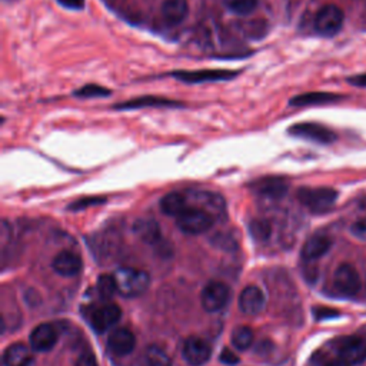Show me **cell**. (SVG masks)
Segmentation results:
<instances>
[{
	"label": "cell",
	"instance_id": "5",
	"mask_svg": "<svg viewBox=\"0 0 366 366\" xmlns=\"http://www.w3.org/2000/svg\"><path fill=\"white\" fill-rule=\"evenodd\" d=\"M345 15L336 5H327L319 9L315 18V30L324 37H332L342 29Z\"/></svg>",
	"mask_w": 366,
	"mask_h": 366
},
{
	"label": "cell",
	"instance_id": "25",
	"mask_svg": "<svg viewBox=\"0 0 366 366\" xmlns=\"http://www.w3.org/2000/svg\"><path fill=\"white\" fill-rule=\"evenodd\" d=\"M145 363L146 366H172V360L169 355L156 345H152L145 352Z\"/></svg>",
	"mask_w": 366,
	"mask_h": 366
},
{
	"label": "cell",
	"instance_id": "18",
	"mask_svg": "<svg viewBox=\"0 0 366 366\" xmlns=\"http://www.w3.org/2000/svg\"><path fill=\"white\" fill-rule=\"evenodd\" d=\"M239 308L245 315H258L265 308V295L258 286H246L239 296Z\"/></svg>",
	"mask_w": 366,
	"mask_h": 366
},
{
	"label": "cell",
	"instance_id": "17",
	"mask_svg": "<svg viewBox=\"0 0 366 366\" xmlns=\"http://www.w3.org/2000/svg\"><path fill=\"white\" fill-rule=\"evenodd\" d=\"M133 232L137 238L142 239L145 244H149V245L159 244L162 239L160 226L158 225V222L155 219H151V217L137 219L133 225Z\"/></svg>",
	"mask_w": 366,
	"mask_h": 366
},
{
	"label": "cell",
	"instance_id": "6",
	"mask_svg": "<svg viewBox=\"0 0 366 366\" xmlns=\"http://www.w3.org/2000/svg\"><path fill=\"white\" fill-rule=\"evenodd\" d=\"M289 134L301 137V139H306L319 145H331L336 141V134L328 129L324 125L312 123V122H303L296 123L289 127Z\"/></svg>",
	"mask_w": 366,
	"mask_h": 366
},
{
	"label": "cell",
	"instance_id": "36",
	"mask_svg": "<svg viewBox=\"0 0 366 366\" xmlns=\"http://www.w3.org/2000/svg\"><path fill=\"white\" fill-rule=\"evenodd\" d=\"M315 316L317 320H324L325 317L329 319V317H335V316H339V312L334 310V309H329V308H319L315 310Z\"/></svg>",
	"mask_w": 366,
	"mask_h": 366
},
{
	"label": "cell",
	"instance_id": "21",
	"mask_svg": "<svg viewBox=\"0 0 366 366\" xmlns=\"http://www.w3.org/2000/svg\"><path fill=\"white\" fill-rule=\"evenodd\" d=\"M332 246L331 238L325 235H315L309 238L302 248V258L305 260H316L329 252Z\"/></svg>",
	"mask_w": 366,
	"mask_h": 366
},
{
	"label": "cell",
	"instance_id": "39",
	"mask_svg": "<svg viewBox=\"0 0 366 366\" xmlns=\"http://www.w3.org/2000/svg\"><path fill=\"white\" fill-rule=\"evenodd\" d=\"M327 366H351V365L346 363V362L342 360V359H335V360H331Z\"/></svg>",
	"mask_w": 366,
	"mask_h": 366
},
{
	"label": "cell",
	"instance_id": "10",
	"mask_svg": "<svg viewBox=\"0 0 366 366\" xmlns=\"http://www.w3.org/2000/svg\"><path fill=\"white\" fill-rule=\"evenodd\" d=\"M231 296V291L222 282H209L202 291V306L206 312L215 313L223 309Z\"/></svg>",
	"mask_w": 366,
	"mask_h": 366
},
{
	"label": "cell",
	"instance_id": "7",
	"mask_svg": "<svg viewBox=\"0 0 366 366\" xmlns=\"http://www.w3.org/2000/svg\"><path fill=\"white\" fill-rule=\"evenodd\" d=\"M187 198L189 201L191 208L202 209V210L208 212L209 215H212L213 217L225 215V210H226L225 199L220 195L215 194V192H209V191H189L187 194Z\"/></svg>",
	"mask_w": 366,
	"mask_h": 366
},
{
	"label": "cell",
	"instance_id": "4",
	"mask_svg": "<svg viewBox=\"0 0 366 366\" xmlns=\"http://www.w3.org/2000/svg\"><path fill=\"white\" fill-rule=\"evenodd\" d=\"M215 217L209 215L208 212L198 209V208H189L185 213H182L179 217H176L177 227L183 234L188 235H201L213 226Z\"/></svg>",
	"mask_w": 366,
	"mask_h": 366
},
{
	"label": "cell",
	"instance_id": "19",
	"mask_svg": "<svg viewBox=\"0 0 366 366\" xmlns=\"http://www.w3.org/2000/svg\"><path fill=\"white\" fill-rule=\"evenodd\" d=\"M52 266L61 277L70 278V277H76V274L80 272L82 259L70 251H63L53 259Z\"/></svg>",
	"mask_w": 366,
	"mask_h": 366
},
{
	"label": "cell",
	"instance_id": "38",
	"mask_svg": "<svg viewBox=\"0 0 366 366\" xmlns=\"http://www.w3.org/2000/svg\"><path fill=\"white\" fill-rule=\"evenodd\" d=\"M348 83H351L355 87H366V73L365 75H356L353 77L348 79Z\"/></svg>",
	"mask_w": 366,
	"mask_h": 366
},
{
	"label": "cell",
	"instance_id": "12",
	"mask_svg": "<svg viewBox=\"0 0 366 366\" xmlns=\"http://www.w3.org/2000/svg\"><path fill=\"white\" fill-rule=\"evenodd\" d=\"M182 355L185 360L192 366L205 365L212 355V349L206 341L198 336H191L185 341L182 348Z\"/></svg>",
	"mask_w": 366,
	"mask_h": 366
},
{
	"label": "cell",
	"instance_id": "26",
	"mask_svg": "<svg viewBox=\"0 0 366 366\" xmlns=\"http://www.w3.org/2000/svg\"><path fill=\"white\" fill-rule=\"evenodd\" d=\"M223 5L238 16H248L256 9L258 0H223Z\"/></svg>",
	"mask_w": 366,
	"mask_h": 366
},
{
	"label": "cell",
	"instance_id": "9",
	"mask_svg": "<svg viewBox=\"0 0 366 366\" xmlns=\"http://www.w3.org/2000/svg\"><path fill=\"white\" fill-rule=\"evenodd\" d=\"M334 286L343 296H355L360 291L358 270L349 263L341 265L334 274Z\"/></svg>",
	"mask_w": 366,
	"mask_h": 366
},
{
	"label": "cell",
	"instance_id": "11",
	"mask_svg": "<svg viewBox=\"0 0 366 366\" xmlns=\"http://www.w3.org/2000/svg\"><path fill=\"white\" fill-rule=\"evenodd\" d=\"M122 316L120 308L112 303L103 305L96 308L90 315V325L98 334L108 332L111 328H113Z\"/></svg>",
	"mask_w": 366,
	"mask_h": 366
},
{
	"label": "cell",
	"instance_id": "28",
	"mask_svg": "<svg viewBox=\"0 0 366 366\" xmlns=\"http://www.w3.org/2000/svg\"><path fill=\"white\" fill-rule=\"evenodd\" d=\"M253 343V332L248 327H238L232 332V345L239 351H246Z\"/></svg>",
	"mask_w": 366,
	"mask_h": 366
},
{
	"label": "cell",
	"instance_id": "31",
	"mask_svg": "<svg viewBox=\"0 0 366 366\" xmlns=\"http://www.w3.org/2000/svg\"><path fill=\"white\" fill-rule=\"evenodd\" d=\"M102 203H106V198H103V196H87V198H82V199L75 201L72 205L68 206V209L73 210V212H77V210L87 209L90 206L102 205Z\"/></svg>",
	"mask_w": 366,
	"mask_h": 366
},
{
	"label": "cell",
	"instance_id": "33",
	"mask_svg": "<svg viewBox=\"0 0 366 366\" xmlns=\"http://www.w3.org/2000/svg\"><path fill=\"white\" fill-rule=\"evenodd\" d=\"M351 232L355 238L360 241H366V217L356 220L351 227Z\"/></svg>",
	"mask_w": 366,
	"mask_h": 366
},
{
	"label": "cell",
	"instance_id": "29",
	"mask_svg": "<svg viewBox=\"0 0 366 366\" xmlns=\"http://www.w3.org/2000/svg\"><path fill=\"white\" fill-rule=\"evenodd\" d=\"M76 98L79 99H90V98H103V96H109L111 90L99 86V84H86L77 90H75L73 94Z\"/></svg>",
	"mask_w": 366,
	"mask_h": 366
},
{
	"label": "cell",
	"instance_id": "3",
	"mask_svg": "<svg viewBox=\"0 0 366 366\" xmlns=\"http://www.w3.org/2000/svg\"><path fill=\"white\" fill-rule=\"evenodd\" d=\"M239 75L236 70L226 69H201V70H176L172 72V76L183 83L199 84V83H212V82H226L232 80Z\"/></svg>",
	"mask_w": 366,
	"mask_h": 366
},
{
	"label": "cell",
	"instance_id": "32",
	"mask_svg": "<svg viewBox=\"0 0 366 366\" xmlns=\"http://www.w3.org/2000/svg\"><path fill=\"white\" fill-rule=\"evenodd\" d=\"M212 244L219 248V249H223V251H235L238 248V244L235 242V239L232 236L229 235H225V234H217L213 239H212Z\"/></svg>",
	"mask_w": 366,
	"mask_h": 366
},
{
	"label": "cell",
	"instance_id": "24",
	"mask_svg": "<svg viewBox=\"0 0 366 366\" xmlns=\"http://www.w3.org/2000/svg\"><path fill=\"white\" fill-rule=\"evenodd\" d=\"M33 362V355L25 343H13L4 353L5 366H29Z\"/></svg>",
	"mask_w": 366,
	"mask_h": 366
},
{
	"label": "cell",
	"instance_id": "27",
	"mask_svg": "<svg viewBox=\"0 0 366 366\" xmlns=\"http://www.w3.org/2000/svg\"><path fill=\"white\" fill-rule=\"evenodd\" d=\"M251 236L258 242H266L272 235V226L266 219H253L249 223Z\"/></svg>",
	"mask_w": 366,
	"mask_h": 366
},
{
	"label": "cell",
	"instance_id": "16",
	"mask_svg": "<svg viewBox=\"0 0 366 366\" xmlns=\"http://www.w3.org/2000/svg\"><path fill=\"white\" fill-rule=\"evenodd\" d=\"M136 345L134 335L126 328H118L111 332L108 338V348L116 356L129 355Z\"/></svg>",
	"mask_w": 366,
	"mask_h": 366
},
{
	"label": "cell",
	"instance_id": "35",
	"mask_svg": "<svg viewBox=\"0 0 366 366\" xmlns=\"http://www.w3.org/2000/svg\"><path fill=\"white\" fill-rule=\"evenodd\" d=\"M220 362L225 365H229V366H234V365L239 363V358L229 349H223L220 353Z\"/></svg>",
	"mask_w": 366,
	"mask_h": 366
},
{
	"label": "cell",
	"instance_id": "8",
	"mask_svg": "<svg viewBox=\"0 0 366 366\" xmlns=\"http://www.w3.org/2000/svg\"><path fill=\"white\" fill-rule=\"evenodd\" d=\"M251 191L269 199H282L289 191V182L281 176H265L252 182Z\"/></svg>",
	"mask_w": 366,
	"mask_h": 366
},
{
	"label": "cell",
	"instance_id": "30",
	"mask_svg": "<svg viewBox=\"0 0 366 366\" xmlns=\"http://www.w3.org/2000/svg\"><path fill=\"white\" fill-rule=\"evenodd\" d=\"M98 292L103 299H109L111 296H113L115 292H118L113 274H102V277H99Z\"/></svg>",
	"mask_w": 366,
	"mask_h": 366
},
{
	"label": "cell",
	"instance_id": "37",
	"mask_svg": "<svg viewBox=\"0 0 366 366\" xmlns=\"http://www.w3.org/2000/svg\"><path fill=\"white\" fill-rule=\"evenodd\" d=\"M58 2L63 8L72 9V11H80L84 6V0H58Z\"/></svg>",
	"mask_w": 366,
	"mask_h": 366
},
{
	"label": "cell",
	"instance_id": "34",
	"mask_svg": "<svg viewBox=\"0 0 366 366\" xmlns=\"http://www.w3.org/2000/svg\"><path fill=\"white\" fill-rule=\"evenodd\" d=\"M76 366H99V365H98L95 353L90 352V351H86L79 356Z\"/></svg>",
	"mask_w": 366,
	"mask_h": 366
},
{
	"label": "cell",
	"instance_id": "23",
	"mask_svg": "<svg viewBox=\"0 0 366 366\" xmlns=\"http://www.w3.org/2000/svg\"><path fill=\"white\" fill-rule=\"evenodd\" d=\"M159 205L165 215L175 216V217H179L182 213H185L191 208L187 195L179 194V192H170V194L165 195L160 199Z\"/></svg>",
	"mask_w": 366,
	"mask_h": 366
},
{
	"label": "cell",
	"instance_id": "14",
	"mask_svg": "<svg viewBox=\"0 0 366 366\" xmlns=\"http://www.w3.org/2000/svg\"><path fill=\"white\" fill-rule=\"evenodd\" d=\"M182 102L158 98V96H142L137 99H132L127 102L116 103L113 105L115 111H136V109H145V108H182Z\"/></svg>",
	"mask_w": 366,
	"mask_h": 366
},
{
	"label": "cell",
	"instance_id": "15",
	"mask_svg": "<svg viewBox=\"0 0 366 366\" xmlns=\"http://www.w3.org/2000/svg\"><path fill=\"white\" fill-rule=\"evenodd\" d=\"M339 356L351 366L363 363L366 360V342L356 336L346 338L339 345Z\"/></svg>",
	"mask_w": 366,
	"mask_h": 366
},
{
	"label": "cell",
	"instance_id": "13",
	"mask_svg": "<svg viewBox=\"0 0 366 366\" xmlns=\"http://www.w3.org/2000/svg\"><path fill=\"white\" fill-rule=\"evenodd\" d=\"M58 342V331L51 324H40L30 334V346L37 352L51 351Z\"/></svg>",
	"mask_w": 366,
	"mask_h": 366
},
{
	"label": "cell",
	"instance_id": "2",
	"mask_svg": "<svg viewBox=\"0 0 366 366\" xmlns=\"http://www.w3.org/2000/svg\"><path fill=\"white\" fill-rule=\"evenodd\" d=\"M296 196L310 212L324 213L336 203L338 192L332 188H301Z\"/></svg>",
	"mask_w": 366,
	"mask_h": 366
},
{
	"label": "cell",
	"instance_id": "20",
	"mask_svg": "<svg viewBox=\"0 0 366 366\" xmlns=\"http://www.w3.org/2000/svg\"><path fill=\"white\" fill-rule=\"evenodd\" d=\"M188 0H165L162 6V16L168 25H180L188 18Z\"/></svg>",
	"mask_w": 366,
	"mask_h": 366
},
{
	"label": "cell",
	"instance_id": "1",
	"mask_svg": "<svg viewBox=\"0 0 366 366\" xmlns=\"http://www.w3.org/2000/svg\"><path fill=\"white\" fill-rule=\"evenodd\" d=\"M113 278L116 282L118 294L125 298H137L144 295L149 285L151 277L141 269L134 267H120L113 273Z\"/></svg>",
	"mask_w": 366,
	"mask_h": 366
},
{
	"label": "cell",
	"instance_id": "22",
	"mask_svg": "<svg viewBox=\"0 0 366 366\" xmlns=\"http://www.w3.org/2000/svg\"><path fill=\"white\" fill-rule=\"evenodd\" d=\"M341 95L335 94H328V92H310V94H303L298 95L294 99H291V105L296 108H303V106H316V105H328L341 101Z\"/></svg>",
	"mask_w": 366,
	"mask_h": 366
}]
</instances>
